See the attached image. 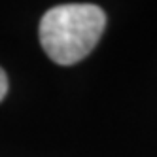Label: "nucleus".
I'll list each match as a JSON object with an SVG mask.
<instances>
[{
    "label": "nucleus",
    "instance_id": "obj_1",
    "mask_svg": "<svg viewBox=\"0 0 157 157\" xmlns=\"http://www.w3.org/2000/svg\"><path fill=\"white\" fill-rule=\"evenodd\" d=\"M104 27L106 13L95 4L55 6L40 21V44L53 63L70 66L93 51Z\"/></svg>",
    "mask_w": 157,
    "mask_h": 157
},
{
    "label": "nucleus",
    "instance_id": "obj_2",
    "mask_svg": "<svg viewBox=\"0 0 157 157\" xmlns=\"http://www.w3.org/2000/svg\"><path fill=\"white\" fill-rule=\"evenodd\" d=\"M6 93H8V76L0 68V102H2V98L6 97Z\"/></svg>",
    "mask_w": 157,
    "mask_h": 157
}]
</instances>
